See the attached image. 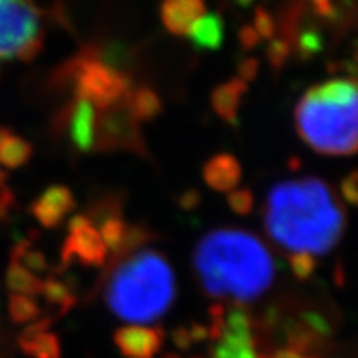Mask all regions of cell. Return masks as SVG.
Returning a JSON list of instances; mask_svg holds the SVG:
<instances>
[{
    "instance_id": "1",
    "label": "cell",
    "mask_w": 358,
    "mask_h": 358,
    "mask_svg": "<svg viewBox=\"0 0 358 358\" xmlns=\"http://www.w3.org/2000/svg\"><path fill=\"white\" fill-rule=\"evenodd\" d=\"M264 222L290 261H313L335 248L345 227L343 209L320 178L287 179L268 191Z\"/></svg>"
},
{
    "instance_id": "2",
    "label": "cell",
    "mask_w": 358,
    "mask_h": 358,
    "mask_svg": "<svg viewBox=\"0 0 358 358\" xmlns=\"http://www.w3.org/2000/svg\"><path fill=\"white\" fill-rule=\"evenodd\" d=\"M196 274L209 295L250 302L271 287L275 275L272 254L259 237L243 229H216L194 250Z\"/></svg>"
},
{
    "instance_id": "3",
    "label": "cell",
    "mask_w": 358,
    "mask_h": 358,
    "mask_svg": "<svg viewBox=\"0 0 358 358\" xmlns=\"http://www.w3.org/2000/svg\"><path fill=\"white\" fill-rule=\"evenodd\" d=\"M174 294L176 280L171 266L151 249L127 254L111 271L105 287L106 306L131 325H146L163 317Z\"/></svg>"
},
{
    "instance_id": "4",
    "label": "cell",
    "mask_w": 358,
    "mask_h": 358,
    "mask_svg": "<svg viewBox=\"0 0 358 358\" xmlns=\"http://www.w3.org/2000/svg\"><path fill=\"white\" fill-rule=\"evenodd\" d=\"M357 82L334 78L308 88L295 106V128L313 151L350 156L357 151Z\"/></svg>"
},
{
    "instance_id": "5",
    "label": "cell",
    "mask_w": 358,
    "mask_h": 358,
    "mask_svg": "<svg viewBox=\"0 0 358 358\" xmlns=\"http://www.w3.org/2000/svg\"><path fill=\"white\" fill-rule=\"evenodd\" d=\"M57 83H70L75 98H83L98 110L106 108L128 95L131 80L123 71L101 62L100 53L85 50L57 71Z\"/></svg>"
},
{
    "instance_id": "6",
    "label": "cell",
    "mask_w": 358,
    "mask_h": 358,
    "mask_svg": "<svg viewBox=\"0 0 358 358\" xmlns=\"http://www.w3.org/2000/svg\"><path fill=\"white\" fill-rule=\"evenodd\" d=\"M43 38L35 0H0V62H32L42 52Z\"/></svg>"
},
{
    "instance_id": "7",
    "label": "cell",
    "mask_w": 358,
    "mask_h": 358,
    "mask_svg": "<svg viewBox=\"0 0 358 358\" xmlns=\"http://www.w3.org/2000/svg\"><path fill=\"white\" fill-rule=\"evenodd\" d=\"M95 150H129L145 155V141L138 122L128 108L127 96L100 110V116H96Z\"/></svg>"
},
{
    "instance_id": "8",
    "label": "cell",
    "mask_w": 358,
    "mask_h": 358,
    "mask_svg": "<svg viewBox=\"0 0 358 358\" xmlns=\"http://www.w3.org/2000/svg\"><path fill=\"white\" fill-rule=\"evenodd\" d=\"M66 261H78L85 266H103L108 257L103 237L92 219L78 214L69 222V236L64 244Z\"/></svg>"
},
{
    "instance_id": "9",
    "label": "cell",
    "mask_w": 358,
    "mask_h": 358,
    "mask_svg": "<svg viewBox=\"0 0 358 358\" xmlns=\"http://www.w3.org/2000/svg\"><path fill=\"white\" fill-rule=\"evenodd\" d=\"M62 124L66 128L71 146L80 153H92L96 141V108L83 98H75L62 113Z\"/></svg>"
},
{
    "instance_id": "10",
    "label": "cell",
    "mask_w": 358,
    "mask_h": 358,
    "mask_svg": "<svg viewBox=\"0 0 358 358\" xmlns=\"http://www.w3.org/2000/svg\"><path fill=\"white\" fill-rule=\"evenodd\" d=\"M214 358H257L248 315L243 310H231L224 317Z\"/></svg>"
},
{
    "instance_id": "11",
    "label": "cell",
    "mask_w": 358,
    "mask_h": 358,
    "mask_svg": "<svg viewBox=\"0 0 358 358\" xmlns=\"http://www.w3.org/2000/svg\"><path fill=\"white\" fill-rule=\"evenodd\" d=\"M75 209V198L66 186H50L30 206L43 227H57Z\"/></svg>"
},
{
    "instance_id": "12",
    "label": "cell",
    "mask_w": 358,
    "mask_h": 358,
    "mask_svg": "<svg viewBox=\"0 0 358 358\" xmlns=\"http://www.w3.org/2000/svg\"><path fill=\"white\" fill-rule=\"evenodd\" d=\"M115 342L127 358H155L163 345V335L151 327L128 325L118 330Z\"/></svg>"
},
{
    "instance_id": "13",
    "label": "cell",
    "mask_w": 358,
    "mask_h": 358,
    "mask_svg": "<svg viewBox=\"0 0 358 358\" xmlns=\"http://www.w3.org/2000/svg\"><path fill=\"white\" fill-rule=\"evenodd\" d=\"M204 13V0H163L161 3V22L169 34L178 37L187 35Z\"/></svg>"
},
{
    "instance_id": "14",
    "label": "cell",
    "mask_w": 358,
    "mask_h": 358,
    "mask_svg": "<svg viewBox=\"0 0 358 358\" xmlns=\"http://www.w3.org/2000/svg\"><path fill=\"white\" fill-rule=\"evenodd\" d=\"M203 178L206 185L213 187L214 191H232L241 182L243 168H241V163L236 159V156L229 153H221L213 156L204 164Z\"/></svg>"
},
{
    "instance_id": "15",
    "label": "cell",
    "mask_w": 358,
    "mask_h": 358,
    "mask_svg": "<svg viewBox=\"0 0 358 358\" xmlns=\"http://www.w3.org/2000/svg\"><path fill=\"white\" fill-rule=\"evenodd\" d=\"M245 93H248V83L241 78H232L229 82L217 85L211 93L214 113L231 127H237L241 101H243Z\"/></svg>"
},
{
    "instance_id": "16",
    "label": "cell",
    "mask_w": 358,
    "mask_h": 358,
    "mask_svg": "<svg viewBox=\"0 0 358 358\" xmlns=\"http://www.w3.org/2000/svg\"><path fill=\"white\" fill-rule=\"evenodd\" d=\"M224 35H226V27L219 12L204 13L187 32L191 43L201 52L219 50L224 43Z\"/></svg>"
},
{
    "instance_id": "17",
    "label": "cell",
    "mask_w": 358,
    "mask_h": 358,
    "mask_svg": "<svg viewBox=\"0 0 358 358\" xmlns=\"http://www.w3.org/2000/svg\"><path fill=\"white\" fill-rule=\"evenodd\" d=\"M34 155V146L25 138L0 127V164L7 169H17L27 164Z\"/></svg>"
},
{
    "instance_id": "18",
    "label": "cell",
    "mask_w": 358,
    "mask_h": 358,
    "mask_svg": "<svg viewBox=\"0 0 358 358\" xmlns=\"http://www.w3.org/2000/svg\"><path fill=\"white\" fill-rule=\"evenodd\" d=\"M127 103L136 122H151L163 110V103H161L158 93L146 87L129 90Z\"/></svg>"
},
{
    "instance_id": "19",
    "label": "cell",
    "mask_w": 358,
    "mask_h": 358,
    "mask_svg": "<svg viewBox=\"0 0 358 358\" xmlns=\"http://www.w3.org/2000/svg\"><path fill=\"white\" fill-rule=\"evenodd\" d=\"M20 345L24 350L35 358H57L58 342L52 334L40 329V324H35L25 330L20 337Z\"/></svg>"
},
{
    "instance_id": "20",
    "label": "cell",
    "mask_w": 358,
    "mask_h": 358,
    "mask_svg": "<svg viewBox=\"0 0 358 358\" xmlns=\"http://www.w3.org/2000/svg\"><path fill=\"white\" fill-rule=\"evenodd\" d=\"M42 282L32 274V271L22 266L17 261L10 264L7 271V287L12 290V294L20 295H34L42 292Z\"/></svg>"
},
{
    "instance_id": "21",
    "label": "cell",
    "mask_w": 358,
    "mask_h": 358,
    "mask_svg": "<svg viewBox=\"0 0 358 358\" xmlns=\"http://www.w3.org/2000/svg\"><path fill=\"white\" fill-rule=\"evenodd\" d=\"M292 50H295L301 60H310L317 53L324 50V37L320 30L315 27H301L299 32L295 34L292 42Z\"/></svg>"
},
{
    "instance_id": "22",
    "label": "cell",
    "mask_w": 358,
    "mask_h": 358,
    "mask_svg": "<svg viewBox=\"0 0 358 358\" xmlns=\"http://www.w3.org/2000/svg\"><path fill=\"white\" fill-rule=\"evenodd\" d=\"M8 312H10V317L15 322H27L38 315V307L27 295L12 294L10 301H8Z\"/></svg>"
},
{
    "instance_id": "23",
    "label": "cell",
    "mask_w": 358,
    "mask_h": 358,
    "mask_svg": "<svg viewBox=\"0 0 358 358\" xmlns=\"http://www.w3.org/2000/svg\"><path fill=\"white\" fill-rule=\"evenodd\" d=\"M292 55V47L285 38H271L266 47V57L268 65L274 71L282 70V66L287 64V60Z\"/></svg>"
},
{
    "instance_id": "24",
    "label": "cell",
    "mask_w": 358,
    "mask_h": 358,
    "mask_svg": "<svg viewBox=\"0 0 358 358\" xmlns=\"http://www.w3.org/2000/svg\"><path fill=\"white\" fill-rule=\"evenodd\" d=\"M252 27L256 29V32L259 34V37L261 38H266V40L274 38L277 24H275L274 17H272V13L268 12L267 8L257 7L256 10H254V25Z\"/></svg>"
},
{
    "instance_id": "25",
    "label": "cell",
    "mask_w": 358,
    "mask_h": 358,
    "mask_svg": "<svg viewBox=\"0 0 358 358\" xmlns=\"http://www.w3.org/2000/svg\"><path fill=\"white\" fill-rule=\"evenodd\" d=\"M227 203H229V208L237 214H249L252 211L254 206V196L249 189H232L227 196Z\"/></svg>"
},
{
    "instance_id": "26",
    "label": "cell",
    "mask_w": 358,
    "mask_h": 358,
    "mask_svg": "<svg viewBox=\"0 0 358 358\" xmlns=\"http://www.w3.org/2000/svg\"><path fill=\"white\" fill-rule=\"evenodd\" d=\"M313 13L324 20H335L338 17V8L334 0H308Z\"/></svg>"
},
{
    "instance_id": "27",
    "label": "cell",
    "mask_w": 358,
    "mask_h": 358,
    "mask_svg": "<svg viewBox=\"0 0 358 358\" xmlns=\"http://www.w3.org/2000/svg\"><path fill=\"white\" fill-rule=\"evenodd\" d=\"M259 73V60L256 57H245L237 64V75L243 82H254Z\"/></svg>"
},
{
    "instance_id": "28",
    "label": "cell",
    "mask_w": 358,
    "mask_h": 358,
    "mask_svg": "<svg viewBox=\"0 0 358 358\" xmlns=\"http://www.w3.org/2000/svg\"><path fill=\"white\" fill-rule=\"evenodd\" d=\"M237 38H239L241 48L245 52H250L252 48H256L259 42H261V37L256 32L252 25H244L239 29V34H237Z\"/></svg>"
},
{
    "instance_id": "29",
    "label": "cell",
    "mask_w": 358,
    "mask_h": 358,
    "mask_svg": "<svg viewBox=\"0 0 358 358\" xmlns=\"http://www.w3.org/2000/svg\"><path fill=\"white\" fill-rule=\"evenodd\" d=\"M342 192L350 204L357 203L358 198V182H357V171H352L348 176L342 181Z\"/></svg>"
},
{
    "instance_id": "30",
    "label": "cell",
    "mask_w": 358,
    "mask_h": 358,
    "mask_svg": "<svg viewBox=\"0 0 358 358\" xmlns=\"http://www.w3.org/2000/svg\"><path fill=\"white\" fill-rule=\"evenodd\" d=\"M268 358H307V357H303L302 353L295 350H280V352H275L274 355H271Z\"/></svg>"
},
{
    "instance_id": "31",
    "label": "cell",
    "mask_w": 358,
    "mask_h": 358,
    "mask_svg": "<svg viewBox=\"0 0 358 358\" xmlns=\"http://www.w3.org/2000/svg\"><path fill=\"white\" fill-rule=\"evenodd\" d=\"M234 2H236L237 6H239V7H243V8H249V7H252L254 0H234Z\"/></svg>"
},
{
    "instance_id": "32",
    "label": "cell",
    "mask_w": 358,
    "mask_h": 358,
    "mask_svg": "<svg viewBox=\"0 0 358 358\" xmlns=\"http://www.w3.org/2000/svg\"><path fill=\"white\" fill-rule=\"evenodd\" d=\"M3 182H6V171H2V169H0V187L6 186Z\"/></svg>"
}]
</instances>
